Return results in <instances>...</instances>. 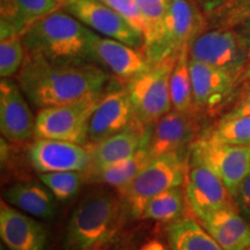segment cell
Returning <instances> with one entry per match:
<instances>
[{
  "label": "cell",
  "instance_id": "cell-1",
  "mask_svg": "<svg viewBox=\"0 0 250 250\" xmlns=\"http://www.w3.org/2000/svg\"><path fill=\"white\" fill-rule=\"evenodd\" d=\"M109 79L96 62H56L28 52L17 76L28 101L37 109L66 104L100 92Z\"/></svg>",
  "mask_w": 250,
  "mask_h": 250
},
{
  "label": "cell",
  "instance_id": "cell-2",
  "mask_svg": "<svg viewBox=\"0 0 250 250\" xmlns=\"http://www.w3.org/2000/svg\"><path fill=\"white\" fill-rule=\"evenodd\" d=\"M96 33L62 7L34 23L22 36L28 54L56 62H94Z\"/></svg>",
  "mask_w": 250,
  "mask_h": 250
},
{
  "label": "cell",
  "instance_id": "cell-3",
  "mask_svg": "<svg viewBox=\"0 0 250 250\" xmlns=\"http://www.w3.org/2000/svg\"><path fill=\"white\" fill-rule=\"evenodd\" d=\"M125 212L117 191L94 189L87 192L68 218L65 249L100 250L117 233Z\"/></svg>",
  "mask_w": 250,
  "mask_h": 250
},
{
  "label": "cell",
  "instance_id": "cell-4",
  "mask_svg": "<svg viewBox=\"0 0 250 250\" xmlns=\"http://www.w3.org/2000/svg\"><path fill=\"white\" fill-rule=\"evenodd\" d=\"M190 170V152L168 153L153 158L136 179L116 190L126 213L142 219L145 206L153 197L175 187L186 186Z\"/></svg>",
  "mask_w": 250,
  "mask_h": 250
},
{
  "label": "cell",
  "instance_id": "cell-5",
  "mask_svg": "<svg viewBox=\"0 0 250 250\" xmlns=\"http://www.w3.org/2000/svg\"><path fill=\"white\" fill-rule=\"evenodd\" d=\"M177 56L152 62L138 76L123 83L129 95L134 123L149 130L158 120L173 109L170 99V76Z\"/></svg>",
  "mask_w": 250,
  "mask_h": 250
},
{
  "label": "cell",
  "instance_id": "cell-6",
  "mask_svg": "<svg viewBox=\"0 0 250 250\" xmlns=\"http://www.w3.org/2000/svg\"><path fill=\"white\" fill-rule=\"evenodd\" d=\"M248 54V37L232 28H206L190 45V59L224 71L241 85Z\"/></svg>",
  "mask_w": 250,
  "mask_h": 250
},
{
  "label": "cell",
  "instance_id": "cell-7",
  "mask_svg": "<svg viewBox=\"0 0 250 250\" xmlns=\"http://www.w3.org/2000/svg\"><path fill=\"white\" fill-rule=\"evenodd\" d=\"M104 89L66 104L40 109L36 116L35 138L65 140L86 145L89 120Z\"/></svg>",
  "mask_w": 250,
  "mask_h": 250
},
{
  "label": "cell",
  "instance_id": "cell-8",
  "mask_svg": "<svg viewBox=\"0 0 250 250\" xmlns=\"http://www.w3.org/2000/svg\"><path fill=\"white\" fill-rule=\"evenodd\" d=\"M190 164H201L210 168L234 198L240 184L250 174V145L221 143L206 133L193 143Z\"/></svg>",
  "mask_w": 250,
  "mask_h": 250
},
{
  "label": "cell",
  "instance_id": "cell-9",
  "mask_svg": "<svg viewBox=\"0 0 250 250\" xmlns=\"http://www.w3.org/2000/svg\"><path fill=\"white\" fill-rule=\"evenodd\" d=\"M205 29V13L201 6L193 0H173L160 42L146 56L151 62L179 56Z\"/></svg>",
  "mask_w": 250,
  "mask_h": 250
},
{
  "label": "cell",
  "instance_id": "cell-10",
  "mask_svg": "<svg viewBox=\"0 0 250 250\" xmlns=\"http://www.w3.org/2000/svg\"><path fill=\"white\" fill-rule=\"evenodd\" d=\"M62 8L101 36L121 41L137 49H144L145 37L143 34L130 26L102 0H68Z\"/></svg>",
  "mask_w": 250,
  "mask_h": 250
},
{
  "label": "cell",
  "instance_id": "cell-11",
  "mask_svg": "<svg viewBox=\"0 0 250 250\" xmlns=\"http://www.w3.org/2000/svg\"><path fill=\"white\" fill-rule=\"evenodd\" d=\"M193 111L198 116H214L235 96L241 83L224 71L190 59Z\"/></svg>",
  "mask_w": 250,
  "mask_h": 250
},
{
  "label": "cell",
  "instance_id": "cell-12",
  "mask_svg": "<svg viewBox=\"0 0 250 250\" xmlns=\"http://www.w3.org/2000/svg\"><path fill=\"white\" fill-rule=\"evenodd\" d=\"M199 117L195 111L171 109L149 130L147 147L152 158L168 153L191 152L198 138Z\"/></svg>",
  "mask_w": 250,
  "mask_h": 250
},
{
  "label": "cell",
  "instance_id": "cell-13",
  "mask_svg": "<svg viewBox=\"0 0 250 250\" xmlns=\"http://www.w3.org/2000/svg\"><path fill=\"white\" fill-rule=\"evenodd\" d=\"M184 190L188 208L198 221L215 211L236 208L225 183L204 165L190 164Z\"/></svg>",
  "mask_w": 250,
  "mask_h": 250
},
{
  "label": "cell",
  "instance_id": "cell-14",
  "mask_svg": "<svg viewBox=\"0 0 250 250\" xmlns=\"http://www.w3.org/2000/svg\"><path fill=\"white\" fill-rule=\"evenodd\" d=\"M28 160L39 174L55 171H85L92 154L87 145L57 139L35 138L28 148Z\"/></svg>",
  "mask_w": 250,
  "mask_h": 250
},
{
  "label": "cell",
  "instance_id": "cell-15",
  "mask_svg": "<svg viewBox=\"0 0 250 250\" xmlns=\"http://www.w3.org/2000/svg\"><path fill=\"white\" fill-rule=\"evenodd\" d=\"M134 125L137 124L134 123L130 99L124 85L110 88L105 87L89 120L86 145L98 144Z\"/></svg>",
  "mask_w": 250,
  "mask_h": 250
},
{
  "label": "cell",
  "instance_id": "cell-16",
  "mask_svg": "<svg viewBox=\"0 0 250 250\" xmlns=\"http://www.w3.org/2000/svg\"><path fill=\"white\" fill-rule=\"evenodd\" d=\"M18 83L1 79L0 83V131L6 140L24 143L35 138L36 117Z\"/></svg>",
  "mask_w": 250,
  "mask_h": 250
},
{
  "label": "cell",
  "instance_id": "cell-17",
  "mask_svg": "<svg viewBox=\"0 0 250 250\" xmlns=\"http://www.w3.org/2000/svg\"><path fill=\"white\" fill-rule=\"evenodd\" d=\"M92 51L94 62L110 71L123 83L147 70L152 64L143 49L98 34L93 40Z\"/></svg>",
  "mask_w": 250,
  "mask_h": 250
},
{
  "label": "cell",
  "instance_id": "cell-18",
  "mask_svg": "<svg viewBox=\"0 0 250 250\" xmlns=\"http://www.w3.org/2000/svg\"><path fill=\"white\" fill-rule=\"evenodd\" d=\"M0 236L8 250H44L48 232L40 221L5 203L0 204Z\"/></svg>",
  "mask_w": 250,
  "mask_h": 250
},
{
  "label": "cell",
  "instance_id": "cell-19",
  "mask_svg": "<svg viewBox=\"0 0 250 250\" xmlns=\"http://www.w3.org/2000/svg\"><path fill=\"white\" fill-rule=\"evenodd\" d=\"M61 7L55 0H0V36H23L34 23Z\"/></svg>",
  "mask_w": 250,
  "mask_h": 250
},
{
  "label": "cell",
  "instance_id": "cell-20",
  "mask_svg": "<svg viewBox=\"0 0 250 250\" xmlns=\"http://www.w3.org/2000/svg\"><path fill=\"white\" fill-rule=\"evenodd\" d=\"M149 130H144L134 125L98 144L87 145L92 154V161L85 171L100 170L132 156L147 143Z\"/></svg>",
  "mask_w": 250,
  "mask_h": 250
},
{
  "label": "cell",
  "instance_id": "cell-21",
  "mask_svg": "<svg viewBox=\"0 0 250 250\" xmlns=\"http://www.w3.org/2000/svg\"><path fill=\"white\" fill-rule=\"evenodd\" d=\"M199 224L224 250L250 248V225L236 208L215 211L202 219Z\"/></svg>",
  "mask_w": 250,
  "mask_h": 250
},
{
  "label": "cell",
  "instance_id": "cell-22",
  "mask_svg": "<svg viewBox=\"0 0 250 250\" xmlns=\"http://www.w3.org/2000/svg\"><path fill=\"white\" fill-rule=\"evenodd\" d=\"M4 201L34 218L51 219L57 212V198L42 182H20L4 191Z\"/></svg>",
  "mask_w": 250,
  "mask_h": 250
},
{
  "label": "cell",
  "instance_id": "cell-23",
  "mask_svg": "<svg viewBox=\"0 0 250 250\" xmlns=\"http://www.w3.org/2000/svg\"><path fill=\"white\" fill-rule=\"evenodd\" d=\"M152 159L147 147V143H146L132 156L123 161L102 168L100 170L85 171L86 181L87 183L112 187L118 190L127 186L131 181L136 179L137 175L149 164Z\"/></svg>",
  "mask_w": 250,
  "mask_h": 250
},
{
  "label": "cell",
  "instance_id": "cell-24",
  "mask_svg": "<svg viewBox=\"0 0 250 250\" xmlns=\"http://www.w3.org/2000/svg\"><path fill=\"white\" fill-rule=\"evenodd\" d=\"M167 239L173 250H224L193 215L169 224Z\"/></svg>",
  "mask_w": 250,
  "mask_h": 250
},
{
  "label": "cell",
  "instance_id": "cell-25",
  "mask_svg": "<svg viewBox=\"0 0 250 250\" xmlns=\"http://www.w3.org/2000/svg\"><path fill=\"white\" fill-rule=\"evenodd\" d=\"M187 208L184 187L170 188L153 197L146 204L142 219L171 224L187 215Z\"/></svg>",
  "mask_w": 250,
  "mask_h": 250
},
{
  "label": "cell",
  "instance_id": "cell-26",
  "mask_svg": "<svg viewBox=\"0 0 250 250\" xmlns=\"http://www.w3.org/2000/svg\"><path fill=\"white\" fill-rule=\"evenodd\" d=\"M169 83L173 109L180 111H193L192 80L191 72H190V45L184 46L177 56Z\"/></svg>",
  "mask_w": 250,
  "mask_h": 250
},
{
  "label": "cell",
  "instance_id": "cell-27",
  "mask_svg": "<svg viewBox=\"0 0 250 250\" xmlns=\"http://www.w3.org/2000/svg\"><path fill=\"white\" fill-rule=\"evenodd\" d=\"M173 0H137L147 23L144 52L147 54L160 42Z\"/></svg>",
  "mask_w": 250,
  "mask_h": 250
},
{
  "label": "cell",
  "instance_id": "cell-28",
  "mask_svg": "<svg viewBox=\"0 0 250 250\" xmlns=\"http://www.w3.org/2000/svg\"><path fill=\"white\" fill-rule=\"evenodd\" d=\"M40 181L54 193L57 201L66 202L79 192L83 183H87L85 171H55L39 174Z\"/></svg>",
  "mask_w": 250,
  "mask_h": 250
},
{
  "label": "cell",
  "instance_id": "cell-29",
  "mask_svg": "<svg viewBox=\"0 0 250 250\" xmlns=\"http://www.w3.org/2000/svg\"><path fill=\"white\" fill-rule=\"evenodd\" d=\"M26 48L22 36L0 39V76L1 79L17 77L26 61Z\"/></svg>",
  "mask_w": 250,
  "mask_h": 250
},
{
  "label": "cell",
  "instance_id": "cell-30",
  "mask_svg": "<svg viewBox=\"0 0 250 250\" xmlns=\"http://www.w3.org/2000/svg\"><path fill=\"white\" fill-rule=\"evenodd\" d=\"M208 134L221 143L250 145V115L227 121L220 120Z\"/></svg>",
  "mask_w": 250,
  "mask_h": 250
},
{
  "label": "cell",
  "instance_id": "cell-31",
  "mask_svg": "<svg viewBox=\"0 0 250 250\" xmlns=\"http://www.w3.org/2000/svg\"><path fill=\"white\" fill-rule=\"evenodd\" d=\"M102 1L110 6L114 11H116L130 26L142 33L144 37L146 36L147 23L140 11L137 0H102Z\"/></svg>",
  "mask_w": 250,
  "mask_h": 250
},
{
  "label": "cell",
  "instance_id": "cell-32",
  "mask_svg": "<svg viewBox=\"0 0 250 250\" xmlns=\"http://www.w3.org/2000/svg\"><path fill=\"white\" fill-rule=\"evenodd\" d=\"M234 201L237 211L250 224V174L240 184L239 189L234 195Z\"/></svg>",
  "mask_w": 250,
  "mask_h": 250
},
{
  "label": "cell",
  "instance_id": "cell-33",
  "mask_svg": "<svg viewBox=\"0 0 250 250\" xmlns=\"http://www.w3.org/2000/svg\"><path fill=\"white\" fill-rule=\"evenodd\" d=\"M248 115H250V92L245 90L243 95L235 103V105L229 111H227L221 120H233V118L248 116Z\"/></svg>",
  "mask_w": 250,
  "mask_h": 250
},
{
  "label": "cell",
  "instance_id": "cell-34",
  "mask_svg": "<svg viewBox=\"0 0 250 250\" xmlns=\"http://www.w3.org/2000/svg\"><path fill=\"white\" fill-rule=\"evenodd\" d=\"M139 250H173L170 248H168L167 246H165L164 243L158 241V240H152V241H149L147 243H145L142 248Z\"/></svg>",
  "mask_w": 250,
  "mask_h": 250
},
{
  "label": "cell",
  "instance_id": "cell-35",
  "mask_svg": "<svg viewBox=\"0 0 250 250\" xmlns=\"http://www.w3.org/2000/svg\"><path fill=\"white\" fill-rule=\"evenodd\" d=\"M193 1H196L197 4H198L201 7L203 8V11H208V9L213 7L219 2L221 1V0H193Z\"/></svg>",
  "mask_w": 250,
  "mask_h": 250
},
{
  "label": "cell",
  "instance_id": "cell-36",
  "mask_svg": "<svg viewBox=\"0 0 250 250\" xmlns=\"http://www.w3.org/2000/svg\"><path fill=\"white\" fill-rule=\"evenodd\" d=\"M249 40V54H248V62H247V68H246V73H245V78H243V85L246 83L250 81V35L247 36Z\"/></svg>",
  "mask_w": 250,
  "mask_h": 250
},
{
  "label": "cell",
  "instance_id": "cell-37",
  "mask_svg": "<svg viewBox=\"0 0 250 250\" xmlns=\"http://www.w3.org/2000/svg\"><path fill=\"white\" fill-rule=\"evenodd\" d=\"M245 90H247V92H250V81L245 83Z\"/></svg>",
  "mask_w": 250,
  "mask_h": 250
},
{
  "label": "cell",
  "instance_id": "cell-38",
  "mask_svg": "<svg viewBox=\"0 0 250 250\" xmlns=\"http://www.w3.org/2000/svg\"><path fill=\"white\" fill-rule=\"evenodd\" d=\"M55 1H57L59 5H61V6H62V5H64V4H65V2H66V1H68V0H55Z\"/></svg>",
  "mask_w": 250,
  "mask_h": 250
},
{
  "label": "cell",
  "instance_id": "cell-39",
  "mask_svg": "<svg viewBox=\"0 0 250 250\" xmlns=\"http://www.w3.org/2000/svg\"><path fill=\"white\" fill-rule=\"evenodd\" d=\"M247 250H250V248H249V249H247Z\"/></svg>",
  "mask_w": 250,
  "mask_h": 250
}]
</instances>
